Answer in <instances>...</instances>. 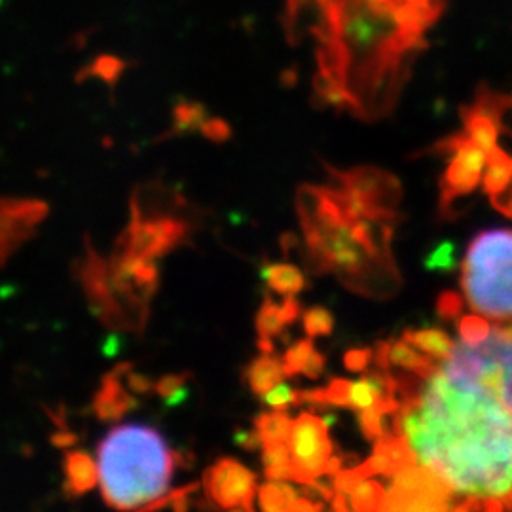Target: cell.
<instances>
[{
    "label": "cell",
    "mask_w": 512,
    "mask_h": 512,
    "mask_svg": "<svg viewBox=\"0 0 512 512\" xmlns=\"http://www.w3.org/2000/svg\"><path fill=\"white\" fill-rule=\"evenodd\" d=\"M234 442L238 444L241 450H247V452H255L258 448L264 446V442L260 439L258 431H249V429H238L236 435H234Z\"/></svg>",
    "instance_id": "obj_45"
},
{
    "label": "cell",
    "mask_w": 512,
    "mask_h": 512,
    "mask_svg": "<svg viewBox=\"0 0 512 512\" xmlns=\"http://www.w3.org/2000/svg\"><path fill=\"white\" fill-rule=\"evenodd\" d=\"M435 154H450L440 179V215L450 217L454 202L469 196L482 181V171L488 162V152L473 143L463 131L440 139L433 147Z\"/></svg>",
    "instance_id": "obj_10"
},
{
    "label": "cell",
    "mask_w": 512,
    "mask_h": 512,
    "mask_svg": "<svg viewBox=\"0 0 512 512\" xmlns=\"http://www.w3.org/2000/svg\"><path fill=\"white\" fill-rule=\"evenodd\" d=\"M384 414L374 410V408H368V410H359V429L363 433V437L370 442H376L380 437H384Z\"/></svg>",
    "instance_id": "obj_39"
},
{
    "label": "cell",
    "mask_w": 512,
    "mask_h": 512,
    "mask_svg": "<svg viewBox=\"0 0 512 512\" xmlns=\"http://www.w3.org/2000/svg\"><path fill=\"white\" fill-rule=\"evenodd\" d=\"M80 279L90 308L105 327L137 334L145 330L150 302L160 285L156 260L118 251L103 260L88 241Z\"/></svg>",
    "instance_id": "obj_5"
},
{
    "label": "cell",
    "mask_w": 512,
    "mask_h": 512,
    "mask_svg": "<svg viewBox=\"0 0 512 512\" xmlns=\"http://www.w3.org/2000/svg\"><path fill=\"white\" fill-rule=\"evenodd\" d=\"M490 200H492V205H494L499 213H503L505 217L512 219V184L503 194L494 196V198H490Z\"/></svg>",
    "instance_id": "obj_48"
},
{
    "label": "cell",
    "mask_w": 512,
    "mask_h": 512,
    "mask_svg": "<svg viewBox=\"0 0 512 512\" xmlns=\"http://www.w3.org/2000/svg\"><path fill=\"white\" fill-rule=\"evenodd\" d=\"M348 495L351 511H384L387 490H385L380 482L374 480V476L361 478Z\"/></svg>",
    "instance_id": "obj_27"
},
{
    "label": "cell",
    "mask_w": 512,
    "mask_h": 512,
    "mask_svg": "<svg viewBox=\"0 0 512 512\" xmlns=\"http://www.w3.org/2000/svg\"><path fill=\"white\" fill-rule=\"evenodd\" d=\"M311 103L315 107H332L338 112H349V95L344 86L325 71H317L313 76V97Z\"/></svg>",
    "instance_id": "obj_25"
},
{
    "label": "cell",
    "mask_w": 512,
    "mask_h": 512,
    "mask_svg": "<svg viewBox=\"0 0 512 512\" xmlns=\"http://www.w3.org/2000/svg\"><path fill=\"white\" fill-rule=\"evenodd\" d=\"M403 338L412 344L414 348L437 359V361H446L454 349V340L450 334H446L440 329H410L404 330Z\"/></svg>",
    "instance_id": "obj_23"
},
{
    "label": "cell",
    "mask_w": 512,
    "mask_h": 512,
    "mask_svg": "<svg viewBox=\"0 0 512 512\" xmlns=\"http://www.w3.org/2000/svg\"><path fill=\"white\" fill-rule=\"evenodd\" d=\"M198 488H200V484L192 482V484H186L183 488L171 490L162 497H158L156 501H152L143 511H158V509H167V507L173 509V511H186L188 505H190V495L196 494Z\"/></svg>",
    "instance_id": "obj_33"
},
{
    "label": "cell",
    "mask_w": 512,
    "mask_h": 512,
    "mask_svg": "<svg viewBox=\"0 0 512 512\" xmlns=\"http://www.w3.org/2000/svg\"><path fill=\"white\" fill-rule=\"evenodd\" d=\"M323 507H325L323 503H315V501H311L308 497H298V499L294 501L293 507H291V512H319L323 511Z\"/></svg>",
    "instance_id": "obj_49"
},
{
    "label": "cell",
    "mask_w": 512,
    "mask_h": 512,
    "mask_svg": "<svg viewBox=\"0 0 512 512\" xmlns=\"http://www.w3.org/2000/svg\"><path fill=\"white\" fill-rule=\"evenodd\" d=\"M262 465L268 480H293V459L287 442H268L262 446Z\"/></svg>",
    "instance_id": "obj_26"
},
{
    "label": "cell",
    "mask_w": 512,
    "mask_h": 512,
    "mask_svg": "<svg viewBox=\"0 0 512 512\" xmlns=\"http://www.w3.org/2000/svg\"><path fill=\"white\" fill-rule=\"evenodd\" d=\"M258 349L262 351V353H274V342H272V338H260L258 336Z\"/></svg>",
    "instance_id": "obj_55"
},
{
    "label": "cell",
    "mask_w": 512,
    "mask_h": 512,
    "mask_svg": "<svg viewBox=\"0 0 512 512\" xmlns=\"http://www.w3.org/2000/svg\"><path fill=\"white\" fill-rule=\"evenodd\" d=\"M255 327L260 338L279 336L287 327L283 313H281V306H277L270 296L264 298L260 310L256 313Z\"/></svg>",
    "instance_id": "obj_31"
},
{
    "label": "cell",
    "mask_w": 512,
    "mask_h": 512,
    "mask_svg": "<svg viewBox=\"0 0 512 512\" xmlns=\"http://www.w3.org/2000/svg\"><path fill=\"white\" fill-rule=\"evenodd\" d=\"M186 397H188V391H186V387H183L177 393H173L169 399H165V404L167 406H179L183 401H186Z\"/></svg>",
    "instance_id": "obj_53"
},
{
    "label": "cell",
    "mask_w": 512,
    "mask_h": 512,
    "mask_svg": "<svg viewBox=\"0 0 512 512\" xmlns=\"http://www.w3.org/2000/svg\"><path fill=\"white\" fill-rule=\"evenodd\" d=\"M260 399L272 410H287L291 406H302L300 391L291 385L283 384V382L272 387L270 391H266L264 395H260Z\"/></svg>",
    "instance_id": "obj_36"
},
{
    "label": "cell",
    "mask_w": 512,
    "mask_h": 512,
    "mask_svg": "<svg viewBox=\"0 0 512 512\" xmlns=\"http://www.w3.org/2000/svg\"><path fill=\"white\" fill-rule=\"evenodd\" d=\"M200 133L213 143H226L232 137V128L222 118H207L200 128Z\"/></svg>",
    "instance_id": "obj_42"
},
{
    "label": "cell",
    "mask_w": 512,
    "mask_h": 512,
    "mask_svg": "<svg viewBox=\"0 0 512 512\" xmlns=\"http://www.w3.org/2000/svg\"><path fill=\"white\" fill-rule=\"evenodd\" d=\"M418 463L408 442L399 435H387L374 442L372 456L363 461L361 465H355V471L361 478L366 476H393L406 467Z\"/></svg>",
    "instance_id": "obj_17"
},
{
    "label": "cell",
    "mask_w": 512,
    "mask_h": 512,
    "mask_svg": "<svg viewBox=\"0 0 512 512\" xmlns=\"http://www.w3.org/2000/svg\"><path fill=\"white\" fill-rule=\"evenodd\" d=\"M205 497L224 511L251 512L258 492L256 475L241 461L220 458L203 473Z\"/></svg>",
    "instance_id": "obj_12"
},
{
    "label": "cell",
    "mask_w": 512,
    "mask_h": 512,
    "mask_svg": "<svg viewBox=\"0 0 512 512\" xmlns=\"http://www.w3.org/2000/svg\"><path fill=\"white\" fill-rule=\"evenodd\" d=\"M99 488L116 511L145 509L167 494L177 467L175 452L147 425H116L97 448Z\"/></svg>",
    "instance_id": "obj_4"
},
{
    "label": "cell",
    "mask_w": 512,
    "mask_h": 512,
    "mask_svg": "<svg viewBox=\"0 0 512 512\" xmlns=\"http://www.w3.org/2000/svg\"><path fill=\"white\" fill-rule=\"evenodd\" d=\"M65 494L69 497L88 494L99 482V467L90 454L73 450L63 459Z\"/></svg>",
    "instance_id": "obj_20"
},
{
    "label": "cell",
    "mask_w": 512,
    "mask_h": 512,
    "mask_svg": "<svg viewBox=\"0 0 512 512\" xmlns=\"http://www.w3.org/2000/svg\"><path fill=\"white\" fill-rule=\"evenodd\" d=\"M293 420L285 410L262 412L255 418V429L264 444L268 442H287L291 435Z\"/></svg>",
    "instance_id": "obj_30"
},
{
    "label": "cell",
    "mask_w": 512,
    "mask_h": 512,
    "mask_svg": "<svg viewBox=\"0 0 512 512\" xmlns=\"http://www.w3.org/2000/svg\"><path fill=\"white\" fill-rule=\"evenodd\" d=\"M243 378L249 385V389L260 397L275 385L281 384L283 378L287 376L283 370V361L275 359L274 353H262L247 365Z\"/></svg>",
    "instance_id": "obj_21"
},
{
    "label": "cell",
    "mask_w": 512,
    "mask_h": 512,
    "mask_svg": "<svg viewBox=\"0 0 512 512\" xmlns=\"http://www.w3.org/2000/svg\"><path fill=\"white\" fill-rule=\"evenodd\" d=\"M459 499L450 484L435 471L414 463L391 476L384 511H450Z\"/></svg>",
    "instance_id": "obj_9"
},
{
    "label": "cell",
    "mask_w": 512,
    "mask_h": 512,
    "mask_svg": "<svg viewBox=\"0 0 512 512\" xmlns=\"http://www.w3.org/2000/svg\"><path fill=\"white\" fill-rule=\"evenodd\" d=\"M262 279L266 285L277 294L283 296H296L302 293L308 285L306 275L302 274L300 268L287 262H272L262 268Z\"/></svg>",
    "instance_id": "obj_22"
},
{
    "label": "cell",
    "mask_w": 512,
    "mask_h": 512,
    "mask_svg": "<svg viewBox=\"0 0 512 512\" xmlns=\"http://www.w3.org/2000/svg\"><path fill=\"white\" fill-rule=\"evenodd\" d=\"M323 370H325V357H323V353L313 349L310 357H308V361H306V365L302 368V374L306 378H310V380H317V378H321Z\"/></svg>",
    "instance_id": "obj_46"
},
{
    "label": "cell",
    "mask_w": 512,
    "mask_h": 512,
    "mask_svg": "<svg viewBox=\"0 0 512 512\" xmlns=\"http://www.w3.org/2000/svg\"><path fill=\"white\" fill-rule=\"evenodd\" d=\"M459 338L461 342L476 346L480 342H484L490 336V325L484 317L480 315H461L458 321Z\"/></svg>",
    "instance_id": "obj_34"
},
{
    "label": "cell",
    "mask_w": 512,
    "mask_h": 512,
    "mask_svg": "<svg viewBox=\"0 0 512 512\" xmlns=\"http://www.w3.org/2000/svg\"><path fill=\"white\" fill-rule=\"evenodd\" d=\"M12 251H14V247H10L6 241L0 239V268L4 266V262L8 260V256L12 255Z\"/></svg>",
    "instance_id": "obj_54"
},
{
    "label": "cell",
    "mask_w": 512,
    "mask_h": 512,
    "mask_svg": "<svg viewBox=\"0 0 512 512\" xmlns=\"http://www.w3.org/2000/svg\"><path fill=\"white\" fill-rule=\"evenodd\" d=\"M205 120H207V110H205L202 103L184 101L183 99L173 107V126L165 135L158 137V141H164V139L175 137V135L190 133V131H196V129L200 131Z\"/></svg>",
    "instance_id": "obj_28"
},
{
    "label": "cell",
    "mask_w": 512,
    "mask_h": 512,
    "mask_svg": "<svg viewBox=\"0 0 512 512\" xmlns=\"http://www.w3.org/2000/svg\"><path fill=\"white\" fill-rule=\"evenodd\" d=\"M296 499H298V492L283 480H270L258 488V503L262 511H291Z\"/></svg>",
    "instance_id": "obj_29"
},
{
    "label": "cell",
    "mask_w": 512,
    "mask_h": 512,
    "mask_svg": "<svg viewBox=\"0 0 512 512\" xmlns=\"http://www.w3.org/2000/svg\"><path fill=\"white\" fill-rule=\"evenodd\" d=\"M512 105L511 97L492 92L486 86L476 90L473 105L461 107V122L463 133L486 152H492L497 147V137L503 131V114Z\"/></svg>",
    "instance_id": "obj_15"
},
{
    "label": "cell",
    "mask_w": 512,
    "mask_h": 512,
    "mask_svg": "<svg viewBox=\"0 0 512 512\" xmlns=\"http://www.w3.org/2000/svg\"><path fill=\"white\" fill-rule=\"evenodd\" d=\"M296 213L315 274L334 275L349 291L374 300L401 291L403 277L391 251L395 228L403 220L399 211L355 215L334 188L302 184L296 192Z\"/></svg>",
    "instance_id": "obj_3"
},
{
    "label": "cell",
    "mask_w": 512,
    "mask_h": 512,
    "mask_svg": "<svg viewBox=\"0 0 512 512\" xmlns=\"http://www.w3.org/2000/svg\"><path fill=\"white\" fill-rule=\"evenodd\" d=\"M287 444L293 459V482L306 484L317 476L325 475L327 463L334 456L329 423L325 418H319L311 412H302L293 420Z\"/></svg>",
    "instance_id": "obj_11"
},
{
    "label": "cell",
    "mask_w": 512,
    "mask_h": 512,
    "mask_svg": "<svg viewBox=\"0 0 512 512\" xmlns=\"http://www.w3.org/2000/svg\"><path fill=\"white\" fill-rule=\"evenodd\" d=\"M374 365L389 370L391 366L403 368L404 372H412L420 378H427L437 370V363L433 357L418 353V349L408 344L404 338L401 340H382L374 346Z\"/></svg>",
    "instance_id": "obj_18"
},
{
    "label": "cell",
    "mask_w": 512,
    "mask_h": 512,
    "mask_svg": "<svg viewBox=\"0 0 512 512\" xmlns=\"http://www.w3.org/2000/svg\"><path fill=\"white\" fill-rule=\"evenodd\" d=\"M494 332L497 334H501V336H505V338H509L512 340V321L509 323V319L507 321H497L494 325Z\"/></svg>",
    "instance_id": "obj_52"
},
{
    "label": "cell",
    "mask_w": 512,
    "mask_h": 512,
    "mask_svg": "<svg viewBox=\"0 0 512 512\" xmlns=\"http://www.w3.org/2000/svg\"><path fill=\"white\" fill-rule=\"evenodd\" d=\"M190 236V222L169 215L154 213L145 203L131 198V217L128 228L116 241L114 251L129 255L160 258L171 253Z\"/></svg>",
    "instance_id": "obj_8"
},
{
    "label": "cell",
    "mask_w": 512,
    "mask_h": 512,
    "mask_svg": "<svg viewBox=\"0 0 512 512\" xmlns=\"http://www.w3.org/2000/svg\"><path fill=\"white\" fill-rule=\"evenodd\" d=\"M512 184V158L499 147H495L492 152H488V162H486V171L482 177V186L484 192L494 198L503 194Z\"/></svg>",
    "instance_id": "obj_24"
},
{
    "label": "cell",
    "mask_w": 512,
    "mask_h": 512,
    "mask_svg": "<svg viewBox=\"0 0 512 512\" xmlns=\"http://www.w3.org/2000/svg\"><path fill=\"white\" fill-rule=\"evenodd\" d=\"M338 42L317 46L319 71L349 95V112L365 122L387 118L401 99L421 52L425 31L389 0H336Z\"/></svg>",
    "instance_id": "obj_2"
},
{
    "label": "cell",
    "mask_w": 512,
    "mask_h": 512,
    "mask_svg": "<svg viewBox=\"0 0 512 512\" xmlns=\"http://www.w3.org/2000/svg\"><path fill=\"white\" fill-rule=\"evenodd\" d=\"M330 507L334 509V511L338 512H346L351 509V505H349V495L346 492H334V497L330 499Z\"/></svg>",
    "instance_id": "obj_50"
},
{
    "label": "cell",
    "mask_w": 512,
    "mask_h": 512,
    "mask_svg": "<svg viewBox=\"0 0 512 512\" xmlns=\"http://www.w3.org/2000/svg\"><path fill=\"white\" fill-rule=\"evenodd\" d=\"M463 296L456 291H442L437 296V313L442 321H454L463 315Z\"/></svg>",
    "instance_id": "obj_40"
},
{
    "label": "cell",
    "mask_w": 512,
    "mask_h": 512,
    "mask_svg": "<svg viewBox=\"0 0 512 512\" xmlns=\"http://www.w3.org/2000/svg\"><path fill=\"white\" fill-rule=\"evenodd\" d=\"M325 169L329 171L334 183L346 188L349 192L359 194L361 198H365L366 202L374 203L384 209H399V205L403 202V184L395 175L387 173L380 167L361 165L348 171H340L332 165L325 164Z\"/></svg>",
    "instance_id": "obj_14"
},
{
    "label": "cell",
    "mask_w": 512,
    "mask_h": 512,
    "mask_svg": "<svg viewBox=\"0 0 512 512\" xmlns=\"http://www.w3.org/2000/svg\"><path fill=\"white\" fill-rule=\"evenodd\" d=\"M304 332L310 338H319V336H330L334 330V317L327 308L315 306L310 310L304 311Z\"/></svg>",
    "instance_id": "obj_35"
},
{
    "label": "cell",
    "mask_w": 512,
    "mask_h": 512,
    "mask_svg": "<svg viewBox=\"0 0 512 512\" xmlns=\"http://www.w3.org/2000/svg\"><path fill=\"white\" fill-rule=\"evenodd\" d=\"M461 289L478 315L512 319V230H484L461 262Z\"/></svg>",
    "instance_id": "obj_6"
},
{
    "label": "cell",
    "mask_w": 512,
    "mask_h": 512,
    "mask_svg": "<svg viewBox=\"0 0 512 512\" xmlns=\"http://www.w3.org/2000/svg\"><path fill=\"white\" fill-rule=\"evenodd\" d=\"M313 338H306V340H298L294 342L291 348L285 351V357H283V370H285V376L287 378H294L298 372H302V368L306 365L308 357L313 351Z\"/></svg>",
    "instance_id": "obj_37"
},
{
    "label": "cell",
    "mask_w": 512,
    "mask_h": 512,
    "mask_svg": "<svg viewBox=\"0 0 512 512\" xmlns=\"http://www.w3.org/2000/svg\"><path fill=\"white\" fill-rule=\"evenodd\" d=\"M192 378V372H179V374H167L162 380L156 382L154 393H158L162 399H169L173 393H177L179 389H183L188 384V380Z\"/></svg>",
    "instance_id": "obj_43"
},
{
    "label": "cell",
    "mask_w": 512,
    "mask_h": 512,
    "mask_svg": "<svg viewBox=\"0 0 512 512\" xmlns=\"http://www.w3.org/2000/svg\"><path fill=\"white\" fill-rule=\"evenodd\" d=\"M126 67H128L126 61H122V59H118V57L103 55V57L95 59L88 69H84L82 76H84V78L97 76V78H101L103 82H107L109 86H116L118 78L126 71Z\"/></svg>",
    "instance_id": "obj_32"
},
{
    "label": "cell",
    "mask_w": 512,
    "mask_h": 512,
    "mask_svg": "<svg viewBox=\"0 0 512 512\" xmlns=\"http://www.w3.org/2000/svg\"><path fill=\"white\" fill-rule=\"evenodd\" d=\"M281 313H283V319H285L287 327L296 323V319L302 315V306L296 300V296H285V302L281 304Z\"/></svg>",
    "instance_id": "obj_47"
},
{
    "label": "cell",
    "mask_w": 512,
    "mask_h": 512,
    "mask_svg": "<svg viewBox=\"0 0 512 512\" xmlns=\"http://www.w3.org/2000/svg\"><path fill=\"white\" fill-rule=\"evenodd\" d=\"M122 380L120 365L103 378L99 391L93 397V412L99 420L120 421L129 410L139 406V401L124 387Z\"/></svg>",
    "instance_id": "obj_19"
},
{
    "label": "cell",
    "mask_w": 512,
    "mask_h": 512,
    "mask_svg": "<svg viewBox=\"0 0 512 512\" xmlns=\"http://www.w3.org/2000/svg\"><path fill=\"white\" fill-rule=\"evenodd\" d=\"M281 25L291 46L306 37H315L317 46H334L338 42L336 0H287Z\"/></svg>",
    "instance_id": "obj_13"
},
{
    "label": "cell",
    "mask_w": 512,
    "mask_h": 512,
    "mask_svg": "<svg viewBox=\"0 0 512 512\" xmlns=\"http://www.w3.org/2000/svg\"><path fill=\"white\" fill-rule=\"evenodd\" d=\"M120 368H122V378H124V382L128 385L131 393H137V395H150V393H154L156 382H152L148 376L133 372L131 365H128V363L120 365Z\"/></svg>",
    "instance_id": "obj_41"
},
{
    "label": "cell",
    "mask_w": 512,
    "mask_h": 512,
    "mask_svg": "<svg viewBox=\"0 0 512 512\" xmlns=\"http://www.w3.org/2000/svg\"><path fill=\"white\" fill-rule=\"evenodd\" d=\"M401 406L393 431L416 461L442 476L459 499L507 503L512 492V412L467 382L450 380L442 366L420 378L397 374Z\"/></svg>",
    "instance_id": "obj_1"
},
{
    "label": "cell",
    "mask_w": 512,
    "mask_h": 512,
    "mask_svg": "<svg viewBox=\"0 0 512 512\" xmlns=\"http://www.w3.org/2000/svg\"><path fill=\"white\" fill-rule=\"evenodd\" d=\"M442 372L450 380L476 385L512 412V340L494 332L484 342L454 346Z\"/></svg>",
    "instance_id": "obj_7"
},
{
    "label": "cell",
    "mask_w": 512,
    "mask_h": 512,
    "mask_svg": "<svg viewBox=\"0 0 512 512\" xmlns=\"http://www.w3.org/2000/svg\"><path fill=\"white\" fill-rule=\"evenodd\" d=\"M46 215L48 205L44 202L0 198V239L18 249L23 241L33 238Z\"/></svg>",
    "instance_id": "obj_16"
},
{
    "label": "cell",
    "mask_w": 512,
    "mask_h": 512,
    "mask_svg": "<svg viewBox=\"0 0 512 512\" xmlns=\"http://www.w3.org/2000/svg\"><path fill=\"white\" fill-rule=\"evenodd\" d=\"M344 469V459L340 458V456H332L329 459V463H327V469H325V475L323 476H336L340 471Z\"/></svg>",
    "instance_id": "obj_51"
},
{
    "label": "cell",
    "mask_w": 512,
    "mask_h": 512,
    "mask_svg": "<svg viewBox=\"0 0 512 512\" xmlns=\"http://www.w3.org/2000/svg\"><path fill=\"white\" fill-rule=\"evenodd\" d=\"M429 272H452L456 268V249L450 241L437 245L423 262Z\"/></svg>",
    "instance_id": "obj_38"
},
{
    "label": "cell",
    "mask_w": 512,
    "mask_h": 512,
    "mask_svg": "<svg viewBox=\"0 0 512 512\" xmlns=\"http://www.w3.org/2000/svg\"><path fill=\"white\" fill-rule=\"evenodd\" d=\"M374 361V349L355 348L349 349L344 355V366L349 372H365L368 365Z\"/></svg>",
    "instance_id": "obj_44"
}]
</instances>
